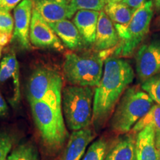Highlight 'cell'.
<instances>
[{"instance_id": "8fae6325", "label": "cell", "mask_w": 160, "mask_h": 160, "mask_svg": "<svg viewBox=\"0 0 160 160\" xmlns=\"http://www.w3.org/2000/svg\"><path fill=\"white\" fill-rule=\"evenodd\" d=\"M33 8L48 23H54L73 17L77 11L69 4H62L50 0H32Z\"/></svg>"}, {"instance_id": "7c38bea8", "label": "cell", "mask_w": 160, "mask_h": 160, "mask_svg": "<svg viewBox=\"0 0 160 160\" xmlns=\"http://www.w3.org/2000/svg\"><path fill=\"white\" fill-rule=\"evenodd\" d=\"M119 42L114 25L104 11L100 12L96 34L94 49L97 51L113 49Z\"/></svg>"}, {"instance_id": "6da1fadb", "label": "cell", "mask_w": 160, "mask_h": 160, "mask_svg": "<svg viewBox=\"0 0 160 160\" xmlns=\"http://www.w3.org/2000/svg\"><path fill=\"white\" fill-rule=\"evenodd\" d=\"M134 77L133 68L127 60L113 56L105 59L102 77L93 97L92 122L96 129L102 128L107 122Z\"/></svg>"}, {"instance_id": "7402d4cb", "label": "cell", "mask_w": 160, "mask_h": 160, "mask_svg": "<svg viewBox=\"0 0 160 160\" xmlns=\"http://www.w3.org/2000/svg\"><path fill=\"white\" fill-rule=\"evenodd\" d=\"M108 151V144L104 139L93 142L86 151L82 160H105Z\"/></svg>"}, {"instance_id": "4dcf8cb0", "label": "cell", "mask_w": 160, "mask_h": 160, "mask_svg": "<svg viewBox=\"0 0 160 160\" xmlns=\"http://www.w3.org/2000/svg\"><path fill=\"white\" fill-rule=\"evenodd\" d=\"M156 145H157L159 160H160V132L156 133Z\"/></svg>"}, {"instance_id": "5bb4252c", "label": "cell", "mask_w": 160, "mask_h": 160, "mask_svg": "<svg viewBox=\"0 0 160 160\" xmlns=\"http://www.w3.org/2000/svg\"><path fill=\"white\" fill-rule=\"evenodd\" d=\"M100 12L79 10L73 16V22L79 30L85 46L94 45Z\"/></svg>"}, {"instance_id": "f1b7e54d", "label": "cell", "mask_w": 160, "mask_h": 160, "mask_svg": "<svg viewBox=\"0 0 160 160\" xmlns=\"http://www.w3.org/2000/svg\"><path fill=\"white\" fill-rule=\"evenodd\" d=\"M13 37L12 33H0V48H2L11 42V38Z\"/></svg>"}, {"instance_id": "e575fe53", "label": "cell", "mask_w": 160, "mask_h": 160, "mask_svg": "<svg viewBox=\"0 0 160 160\" xmlns=\"http://www.w3.org/2000/svg\"><path fill=\"white\" fill-rule=\"evenodd\" d=\"M0 8H3V5H2V0H0Z\"/></svg>"}, {"instance_id": "f35d334b", "label": "cell", "mask_w": 160, "mask_h": 160, "mask_svg": "<svg viewBox=\"0 0 160 160\" xmlns=\"http://www.w3.org/2000/svg\"><path fill=\"white\" fill-rule=\"evenodd\" d=\"M70 1H71V0H70Z\"/></svg>"}, {"instance_id": "4fadbf2b", "label": "cell", "mask_w": 160, "mask_h": 160, "mask_svg": "<svg viewBox=\"0 0 160 160\" xmlns=\"http://www.w3.org/2000/svg\"><path fill=\"white\" fill-rule=\"evenodd\" d=\"M94 137V132L90 127L72 132L61 160L81 159Z\"/></svg>"}, {"instance_id": "44dd1931", "label": "cell", "mask_w": 160, "mask_h": 160, "mask_svg": "<svg viewBox=\"0 0 160 160\" xmlns=\"http://www.w3.org/2000/svg\"><path fill=\"white\" fill-rule=\"evenodd\" d=\"M9 160H39L38 152L31 143L18 145L8 157Z\"/></svg>"}, {"instance_id": "ac0fdd59", "label": "cell", "mask_w": 160, "mask_h": 160, "mask_svg": "<svg viewBox=\"0 0 160 160\" xmlns=\"http://www.w3.org/2000/svg\"><path fill=\"white\" fill-rule=\"evenodd\" d=\"M136 153L137 160H159L156 131L151 126H147L137 133Z\"/></svg>"}, {"instance_id": "d6a6232c", "label": "cell", "mask_w": 160, "mask_h": 160, "mask_svg": "<svg viewBox=\"0 0 160 160\" xmlns=\"http://www.w3.org/2000/svg\"><path fill=\"white\" fill-rule=\"evenodd\" d=\"M50 1L56 2L59 3H62V4H69L70 0H50Z\"/></svg>"}, {"instance_id": "ba28073f", "label": "cell", "mask_w": 160, "mask_h": 160, "mask_svg": "<svg viewBox=\"0 0 160 160\" xmlns=\"http://www.w3.org/2000/svg\"><path fill=\"white\" fill-rule=\"evenodd\" d=\"M136 71L141 83L153 76L159 74V40H152L138 49L136 54Z\"/></svg>"}, {"instance_id": "ffe728a7", "label": "cell", "mask_w": 160, "mask_h": 160, "mask_svg": "<svg viewBox=\"0 0 160 160\" xmlns=\"http://www.w3.org/2000/svg\"><path fill=\"white\" fill-rule=\"evenodd\" d=\"M147 126H151L156 133L160 132V105L157 104H153L149 111L133 126L131 132L137 134Z\"/></svg>"}, {"instance_id": "5b68a950", "label": "cell", "mask_w": 160, "mask_h": 160, "mask_svg": "<svg viewBox=\"0 0 160 160\" xmlns=\"http://www.w3.org/2000/svg\"><path fill=\"white\" fill-rule=\"evenodd\" d=\"M32 116L44 143L51 150L61 148L68 137L62 112H59L47 103L28 100Z\"/></svg>"}, {"instance_id": "cb8c5ba5", "label": "cell", "mask_w": 160, "mask_h": 160, "mask_svg": "<svg viewBox=\"0 0 160 160\" xmlns=\"http://www.w3.org/2000/svg\"><path fill=\"white\" fill-rule=\"evenodd\" d=\"M107 0H71L69 5L76 11L88 10L101 12L104 11Z\"/></svg>"}, {"instance_id": "74e56055", "label": "cell", "mask_w": 160, "mask_h": 160, "mask_svg": "<svg viewBox=\"0 0 160 160\" xmlns=\"http://www.w3.org/2000/svg\"><path fill=\"white\" fill-rule=\"evenodd\" d=\"M5 160H9V159H8V157H7V158H6V159H5Z\"/></svg>"}, {"instance_id": "484cf974", "label": "cell", "mask_w": 160, "mask_h": 160, "mask_svg": "<svg viewBox=\"0 0 160 160\" xmlns=\"http://www.w3.org/2000/svg\"><path fill=\"white\" fill-rule=\"evenodd\" d=\"M13 138L6 132L0 131V160H5L13 147Z\"/></svg>"}, {"instance_id": "30bf717a", "label": "cell", "mask_w": 160, "mask_h": 160, "mask_svg": "<svg viewBox=\"0 0 160 160\" xmlns=\"http://www.w3.org/2000/svg\"><path fill=\"white\" fill-rule=\"evenodd\" d=\"M33 11L32 0H23L13 9V39L17 41L24 49L30 48V27Z\"/></svg>"}, {"instance_id": "9a60e30c", "label": "cell", "mask_w": 160, "mask_h": 160, "mask_svg": "<svg viewBox=\"0 0 160 160\" xmlns=\"http://www.w3.org/2000/svg\"><path fill=\"white\" fill-rule=\"evenodd\" d=\"M9 79L13 82V96L11 103L16 106L20 101L19 66L13 53L5 55L0 63V83L6 82Z\"/></svg>"}, {"instance_id": "4316f807", "label": "cell", "mask_w": 160, "mask_h": 160, "mask_svg": "<svg viewBox=\"0 0 160 160\" xmlns=\"http://www.w3.org/2000/svg\"><path fill=\"white\" fill-rule=\"evenodd\" d=\"M148 1V0H123L122 2L128 6L133 12H135Z\"/></svg>"}, {"instance_id": "2e32d148", "label": "cell", "mask_w": 160, "mask_h": 160, "mask_svg": "<svg viewBox=\"0 0 160 160\" xmlns=\"http://www.w3.org/2000/svg\"><path fill=\"white\" fill-rule=\"evenodd\" d=\"M137 134L128 132L122 134L108 149L105 160H137Z\"/></svg>"}, {"instance_id": "8d00e7d4", "label": "cell", "mask_w": 160, "mask_h": 160, "mask_svg": "<svg viewBox=\"0 0 160 160\" xmlns=\"http://www.w3.org/2000/svg\"><path fill=\"white\" fill-rule=\"evenodd\" d=\"M1 54H2V48H0V58H1Z\"/></svg>"}, {"instance_id": "e0dca14e", "label": "cell", "mask_w": 160, "mask_h": 160, "mask_svg": "<svg viewBox=\"0 0 160 160\" xmlns=\"http://www.w3.org/2000/svg\"><path fill=\"white\" fill-rule=\"evenodd\" d=\"M49 25L68 48L75 51L82 48L85 46L79 30L73 22L64 19Z\"/></svg>"}, {"instance_id": "d590c367", "label": "cell", "mask_w": 160, "mask_h": 160, "mask_svg": "<svg viewBox=\"0 0 160 160\" xmlns=\"http://www.w3.org/2000/svg\"><path fill=\"white\" fill-rule=\"evenodd\" d=\"M157 25H159V27H160V17H159V19H158L157 22Z\"/></svg>"}, {"instance_id": "f546056e", "label": "cell", "mask_w": 160, "mask_h": 160, "mask_svg": "<svg viewBox=\"0 0 160 160\" xmlns=\"http://www.w3.org/2000/svg\"><path fill=\"white\" fill-rule=\"evenodd\" d=\"M8 111V105L6 104L5 99L2 97L1 93H0V117L5 115Z\"/></svg>"}, {"instance_id": "277c9868", "label": "cell", "mask_w": 160, "mask_h": 160, "mask_svg": "<svg viewBox=\"0 0 160 160\" xmlns=\"http://www.w3.org/2000/svg\"><path fill=\"white\" fill-rule=\"evenodd\" d=\"M105 59L100 51L88 54L67 53L63 63L65 79L71 85L97 87L102 77Z\"/></svg>"}, {"instance_id": "d4e9b609", "label": "cell", "mask_w": 160, "mask_h": 160, "mask_svg": "<svg viewBox=\"0 0 160 160\" xmlns=\"http://www.w3.org/2000/svg\"><path fill=\"white\" fill-rule=\"evenodd\" d=\"M14 29V19L9 11L0 8V33H8L13 34Z\"/></svg>"}, {"instance_id": "9c48e42d", "label": "cell", "mask_w": 160, "mask_h": 160, "mask_svg": "<svg viewBox=\"0 0 160 160\" xmlns=\"http://www.w3.org/2000/svg\"><path fill=\"white\" fill-rule=\"evenodd\" d=\"M30 42L35 47L62 51L64 46L47 22L33 8L30 27Z\"/></svg>"}, {"instance_id": "83f0119b", "label": "cell", "mask_w": 160, "mask_h": 160, "mask_svg": "<svg viewBox=\"0 0 160 160\" xmlns=\"http://www.w3.org/2000/svg\"><path fill=\"white\" fill-rule=\"evenodd\" d=\"M23 0H2L3 9L8 11H11L14 9Z\"/></svg>"}, {"instance_id": "52a82bcc", "label": "cell", "mask_w": 160, "mask_h": 160, "mask_svg": "<svg viewBox=\"0 0 160 160\" xmlns=\"http://www.w3.org/2000/svg\"><path fill=\"white\" fill-rule=\"evenodd\" d=\"M153 1L148 0L133 13L125 33L119 37V42L113 57H129L133 54L150 30L153 15Z\"/></svg>"}, {"instance_id": "836d02e7", "label": "cell", "mask_w": 160, "mask_h": 160, "mask_svg": "<svg viewBox=\"0 0 160 160\" xmlns=\"http://www.w3.org/2000/svg\"><path fill=\"white\" fill-rule=\"evenodd\" d=\"M122 1L123 0H107V2H120Z\"/></svg>"}, {"instance_id": "d6986e66", "label": "cell", "mask_w": 160, "mask_h": 160, "mask_svg": "<svg viewBox=\"0 0 160 160\" xmlns=\"http://www.w3.org/2000/svg\"><path fill=\"white\" fill-rule=\"evenodd\" d=\"M104 12L113 22L115 28H127L134 13L122 2H107L104 8Z\"/></svg>"}, {"instance_id": "8992f818", "label": "cell", "mask_w": 160, "mask_h": 160, "mask_svg": "<svg viewBox=\"0 0 160 160\" xmlns=\"http://www.w3.org/2000/svg\"><path fill=\"white\" fill-rule=\"evenodd\" d=\"M62 78L57 71L48 68H37L28 82V100L44 102L56 111L62 112Z\"/></svg>"}, {"instance_id": "7a4b0ae2", "label": "cell", "mask_w": 160, "mask_h": 160, "mask_svg": "<svg viewBox=\"0 0 160 160\" xmlns=\"http://www.w3.org/2000/svg\"><path fill=\"white\" fill-rule=\"evenodd\" d=\"M153 104V100L142 88H128L122 96L111 116L112 130L120 134L128 133Z\"/></svg>"}, {"instance_id": "1f68e13d", "label": "cell", "mask_w": 160, "mask_h": 160, "mask_svg": "<svg viewBox=\"0 0 160 160\" xmlns=\"http://www.w3.org/2000/svg\"><path fill=\"white\" fill-rule=\"evenodd\" d=\"M153 3L156 12L160 14V0H153Z\"/></svg>"}, {"instance_id": "3957f363", "label": "cell", "mask_w": 160, "mask_h": 160, "mask_svg": "<svg viewBox=\"0 0 160 160\" xmlns=\"http://www.w3.org/2000/svg\"><path fill=\"white\" fill-rule=\"evenodd\" d=\"M94 91L91 87L68 85L62 90V111L72 131L89 127L93 119Z\"/></svg>"}, {"instance_id": "603a6c76", "label": "cell", "mask_w": 160, "mask_h": 160, "mask_svg": "<svg viewBox=\"0 0 160 160\" xmlns=\"http://www.w3.org/2000/svg\"><path fill=\"white\" fill-rule=\"evenodd\" d=\"M141 88L151 97L153 102L160 105V73L143 82Z\"/></svg>"}]
</instances>
